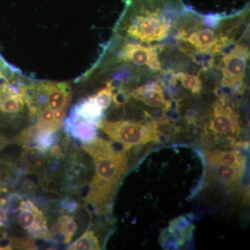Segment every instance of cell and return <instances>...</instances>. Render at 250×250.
<instances>
[{
  "instance_id": "1",
  "label": "cell",
  "mask_w": 250,
  "mask_h": 250,
  "mask_svg": "<svg viewBox=\"0 0 250 250\" xmlns=\"http://www.w3.org/2000/svg\"><path fill=\"white\" fill-rule=\"evenodd\" d=\"M179 0H128L125 14L127 36L143 42L160 41L170 34L166 11Z\"/></svg>"
},
{
  "instance_id": "2",
  "label": "cell",
  "mask_w": 250,
  "mask_h": 250,
  "mask_svg": "<svg viewBox=\"0 0 250 250\" xmlns=\"http://www.w3.org/2000/svg\"><path fill=\"white\" fill-rule=\"evenodd\" d=\"M95 172L85 201L98 213L107 210L125 172L127 170L126 152L116 150L93 158Z\"/></svg>"
},
{
  "instance_id": "3",
  "label": "cell",
  "mask_w": 250,
  "mask_h": 250,
  "mask_svg": "<svg viewBox=\"0 0 250 250\" xmlns=\"http://www.w3.org/2000/svg\"><path fill=\"white\" fill-rule=\"evenodd\" d=\"M98 127L112 141L120 143L125 152L133 147L158 142L161 136L159 123L155 121L143 124L131 121H101Z\"/></svg>"
},
{
  "instance_id": "4",
  "label": "cell",
  "mask_w": 250,
  "mask_h": 250,
  "mask_svg": "<svg viewBox=\"0 0 250 250\" xmlns=\"http://www.w3.org/2000/svg\"><path fill=\"white\" fill-rule=\"evenodd\" d=\"M249 57L248 47L241 44H237L224 56L222 83L233 93H241L243 90Z\"/></svg>"
},
{
  "instance_id": "5",
  "label": "cell",
  "mask_w": 250,
  "mask_h": 250,
  "mask_svg": "<svg viewBox=\"0 0 250 250\" xmlns=\"http://www.w3.org/2000/svg\"><path fill=\"white\" fill-rule=\"evenodd\" d=\"M18 223L31 236L41 239H50L52 234L47 220L39 207L31 200H23L20 203Z\"/></svg>"
},
{
  "instance_id": "6",
  "label": "cell",
  "mask_w": 250,
  "mask_h": 250,
  "mask_svg": "<svg viewBox=\"0 0 250 250\" xmlns=\"http://www.w3.org/2000/svg\"><path fill=\"white\" fill-rule=\"evenodd\" d=\"M238 115L233 108L220 100L216 104L208 123V132L215 136H231L238 135L241 131Z\"/></svg>"
},
{
  "instance_id": "7",
  "label": "cell",
  "mask_w": 250,
  "mask_h": 250,
  "mask_svg": "<svg viewBox=\"0 0 250 250\" xmlns=\"http://www.w3.org/2000/svg\"><path fill=\"white\" fill-rule=\"evenodd\" d=\"M120 59L123 62H132L139 66H147L154 71L161 69L157 49L152 46L126 42L122 47Z\"/></svg>"
},
{
  "instance_id": "8",
  "label": "cell",
  "mask_w": 250,
  "mask_h": 250,
  "mask_svg": "<svg viewBox=\"0 0 250 250\" xmlns=\"http://www.w3.org/2000/svg\"><path fill=\"white\" fill-rule=\"evenodd\" d=\"M63 123L65 124V131L80 142H91L98 136V125L79 118L71 113H70L68 118Z\"/></svg>"
},
{
  "instance_id": "9",
  "label": "cell",
  "mask_w": 250,
  "mask_h": 250,
  "mask_svg": "<svg viewBox=\"0 0 250 250\" xmlns=\"http://www.w3.org/2000/svg\"><path fill=\"white\" fill-rule=\"evenodd\" d=\"M179 41H187L200 53H219V36L209 28L196 29L186 36L182 40Z\"/></svg>"
},
{
  "instance_id": "10",
  "label": "cell",
  "mask_w": 250,
  "mask_h": 250,
  "mask_svg": "<svg viewBox=\"0 0 250 250\" xmlns=\"http://www.w3.org/2000/svg\"><path fill=\"white\" fill-rule=\"evenodd\" d=\"M47 82L25 83L24 85V99L29 108L31 117H36L39 112L47 107Z\"/></svg>"
},
{
  "instance_id": "11",
  "label": "cell",
  "mask_w": 250,
  "mask_h": 250,
  "mask_svg": "<svg viewBox=\"0 0 250 250\" xmlns=\"http://www.w3.org/2000/svg\"><path fill=\"white\" fill-rule=\"evenodd\" d=\"M131 95L149 107L167 108L169 106L164 90L156 82L138 87L131 93Z\"/></svg>"
},
{
  "instance_id": "12",
  "label": "cell",
  "mask_w": 250,
  "mask_h": 250,
  "mask_svg": "<svg viewBox=\"0 0 250 250\" xmlns=\"http://www.w3.org/2000/svg\"><path fill=\"white\" fill-rule=\"evenodd\" d=\"M47 107L67 110L72 98L70 85L66 82H47Z\"/></svg>"
},
{
  "instance_id": "13",
  "label": "cell",
  "mask_w": 250,
  "mask_h": 250,
  "mask_svg": "<svg viewBox=\"0 0 250 250\" xmlns=\"http://www.w3.org/2000/svg\"><path fill=\"white\" fill-rule=\"evenodd\" d=\"M103 111L93 95L79 102L72 107L70 113L98 125L100 122L103 121Z\"/></svg>"
},
{
  "instance_id": "14",
  "label": "cell",
  "mask_w": 250,
  "mask_h": 250,
  "mask_svg": "<svg viewBox=\"0 0 250 250\" xmlns=\"http://www.w3.org/2000/svg\"><path fill=\"white\" fill-rule=\"evenodd\" d=\"M207 160L212 165L245 166L246 158L239 150H205Z\"/></svg>"
},
{
  "instance_id": "15",
  "label": "cell",
  "mask_w": 250,
  "mask_h": 250,
  "mask_svg": "<svg viewBox=\"0 0 250 250\" xmlns=\"http://www.w3.org/2000/svg\"><path fill=\"white\" fill-rule=\"evenodd\" d=\"M46 152L39 146L24 147L21 155L23 165L29 172L40 173L46 165Z\"/></svg>"
},
{
  "instance_id": "16",
  "label": "cell",
  "mask_w": 250,
  "mask_h": 250,
  "mask_svg": "<svg viewBox=\"0 0 250 250\" xmlns=\"http://www.w3.org/2000/svg\"><path fill=\"white\" fill-rule=\"evenodd\" d=\"M215 171V177L220 183L226 187H237L241 182L245 166L218 165Z\"/></svg>"
},
{
  "instance_id": "17",
  "label": "cell",
  "mask_w": 250,
  "mask_h": 250,
  "mask_svg": "<svg viewBox=\"0 0 250 250\" xmlns=\"http://www.w3.org/2000/svg\"><path fill=\"white\" fill-rule=\"evenodd\" d=\"M33 132L31 143H34L36 146L47 152L52 146L55 144L57 140V131L51 130L41 129L36 125L32 126Z\"/></svg>"
},
{
  "instance_id": "18",
  "label": "cell",
  "mask_w": 250,
  "mask_h": 250,
  "mask_svg": "<svg viewBox=\"0 0 250 250\" xmlns=\"http://www.w3.org/2000/svg\"><path fill=\"white\" fill-rule=\"evenodd\" d=\"M69 250H101L100 241L93 230L88 229L80 238L69 246Z\"/></svg>"
},
{
  "instance_id": "19",
  "label": "cell",
  "mask_w": 250,
  "mask_h": 250,
  "mask_svg": "<svg viewBox=\"0 0 250 250\" xmlns=\"http://www.w3.org/2000/svg\"><path fill=\"white\" fill-rule=\"evenodd\" d=\"M82 147L85 149V152L90 154L92 158L109 154L117 150L111 143L98 137L91 142L84 143Z\"/></svg>"
},
{
  "instance_id": "20",
  "label": "cell",
  "mask_w": 250,
  "mask_h": 250,
  "mask_svg": "<svg viewBox=\"0 0 250 250\" xmlns=\"http://www.w3.org/2000/svg\"><path fill=\"white\" fill-rule=\"evenodd\" d=\"M78 229V224L71 215H62L57 222V229L63 236L64 243H70Z\"/></svg>"
},
{
  "instance_id": "21",
  "label": "cell",
  "mask_w": 250,
  "mask_h": 250,
  "mask_svg": "<svg viewBox=\"0 0 250 250\" xmlns=\"http://www.w3.org/2000/svg\"><path fill=\"white\" fill-rule=\"evenodd\" d=\"M36 126L41 129L57 131L62 127L56 122L54 117V111L48 107L44 108L37 115Z\"/></svg>"
},
{
  "instance_id": "22",
  "label": "cell",
  "mask_w": 250,
  "mask_h": 250,
  "mask_svg": "<svg viewBox=\"0 0 250 250\" xmlns=\"http://www.w3.org/2000/svg\"><path fill=\"white\" fill-rule=\"evenodd\" d=\"M175 81H178L186 89L192 93H200L202 90V83L200 77L185 72H177L174 75Z\"/></svg>"
},
{
  "instance_id": "23",
  "label": "cell",
  "mask_w": 250,
  "mask_h": 250,
  "mask_svg": "<svg viewBox=\"0 0 250 250\" xmlns=\"http://www.w3.org/2000/svg\"><path fill=\"white\" fill-rule=\"evenodd\" d=\"M113 88L107 83L106 87L99 90L98 93L93 95L97 103L103 110L107 109L111 106L113 101Z\"/></svg>"
},
{
  "instance_id": "24",
  "label": "cell",
  "mask_w": 250,
  "mask_h": 250,
  "mask_svg": "<svg viewBox=\"0 0 250 250\" xmlns=\"http://www.w3.org/2000/svg\"><path fill=\"white\" fill-rule=\"evenodd\" d=\"M6 206V200L0 199V230L7 223L8 214Z\"/></svg>"
},
{
  "instance_id": "25",
  "label": "cell",
  "mask_w": 250,
  "mask_h": 250,
  "mask_svg": "<svg viewBox=\"0 0 250 250\" xmlns=\"http://www.w3.org/2000/svg\"><path fill=\"white\" fill-rule=\"evenodd\" d=\"M54 111V117L56 122L59 125H63L64 121H65V116H66V111L65 109H55Z\"/></svg>"
},
{
  "instance_id": "26",
  "label": "cell",
  "mask_w": 250,
  "mask_h": 250,
  "mask_svg": "<svg viewBox=\"0 0 250 250\" xmlns=\"http://www.w3.org/2000/svg\"><path fill=\"white\" fill-rule=\"evenodd\" d=\"M49 150H50L51 154L52 156H55V157H59V156L62 155V148H61L60 146H57V145L54 144L49 149Z\"/></svg>"
},
{
  "instance_id": "27",
  "label": "cell",
  "mask_w": 250,
  "mask_h": 250,
  "mask_svg": "<svg viewBox=\"0 0 250 250\" xmlns=\"http://www.w3.org/2000/svg\"><path fill=\"white\" fill-rule=\"evenodd\" d=\"M8 143H9V141H8L7 139H6L4 136H3L2 134H0V151H1L5 146H7Z\"/></svg>"
}]
</instances>
